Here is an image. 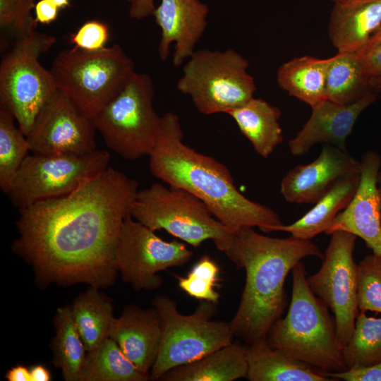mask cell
<instances>
[{
    "instance_id": "obj_27",
    "label": "cell",
    "mask_w": 381,
    "mask_h": 381,
    "mask_svg": "<svg viewBox=\"0 0 381 381\" xmlns=\"http://www.w3.org/2000/svg\"><path fill=\"white\" fill-rule=\"evenodd\" d=\"M99 289L89 286L76 296L71 306L75 325L87 351L109 337L115 318L112 300Z\"/></svg>"
},
{
    "instance_id": "obj_11",
    "label": "cell",
    "mask_w": 381,
    "mask_h": 381,
    "mask_svg": "<svg viewBox=\"0 0 381 381\" xmlns=\"http://www.w3.org/2000/svg\"><path fill=\"white\" fill-rule=\"evenodd\" d=\"M110 155L102 150L84 154L28 155L8 193L18 210L74 191L109 167Z\"/></svg>"
},
{
    "instance_id": "obj_29",
    "label": "cell",
    "mask_w": 381,
    "mask_h": 381,
    "mask_svg": "<svg viewBox=\"0 0 381 381\" xmlns=\"http://www.w3.org/2000/svg\"><path fill=\"white\" fill-rule=\"evenodd\" d=\"M53 322L52 363L61 370L64 380L79 381L87 349L75 325L71 306L58 308Z\"/></svg>"
},
{
    "instance_id": "obj_9",
    "label": "cell",
    "mask_w": 381,
    "mask_h": 381,
    "mask_svg": "<svg viewBox=\"0 0 381 381\" xmlns=\"http://www.w3.org/2000/svg\"><path fill=\"white\" fill-rule=\"evenodd\" d=\"M153 95L152 78L135 71L94 119L107 146L126 159L149 156L157 143L161 116Z\"/></svg>"
},
{
    "instance_id": "obj_31",
    "label": "cell",
    "mask_w": 381,
    "mask_h": 381,
    "mask_svg": "<svg viewBox=\"0 0 381 381\" xmlns=\"http://www.w3.org/2000/svg\"><path fill=\"white\" fill-rule=\"evenodd\" d=\"M359 310L353 334L343 347L348 368H364L381 361V318L368 317Z\"/></svg>"
},
{
    "instance_id": "obj_2",
    "label": "cell",
    "mask_w": 381,
    "mask_h": 381,
    "mask_svg": "<svg viewBox=\"0 0 381 381\" xmlns=\"http://www.w3.org/2000/svg\"><path fill=\"white\" fill-rule=\"evenodd\" d=\"M183 138L176 114L167 112L161 116L159 135L149 155L152 175L198 198L232 233L255 226L270 233L283 224L272 209L248 199L237 189L224 164L196 152L183 143Z\"/></svg>"
},
{
    "instance_id": "obj_35",
    "label": "cell",
    "mask_w": 381,
    "mask_h": 381,
    "mask_svg": "<svg viewBox=\"0 0 381 381\" xmlns=\"http://www.w3.org/2000/svg\"><path fill=\"white\" fill-rule=\"evenodd\" d=\"M326 377L335 380L381 381V361L369 367L353 368L342 372H322Z\"/></svg>"
},
{
    "instance_id": "obj_44",
    "label": "cell",
    "mask_w": 381,
    "mask_h": 381,
    "mask_svg": "<svg viewBox=\"0 0 381 381\" xmlns=\"http://www.w3.org/2000/svg\"><path fill=\"white\" fill-rule=\"evenodd\" d=\"M59 9L65 8L69 6V0H49Z\"/></svg>"
},
{
    "instance_id": "obj_14",
    "label": "cell",
    "mask_w": 381,
    "mask_h": 381,
    "mask_svg": "<svg viewBox=\"0 0 381 381\" xmlns=\"http://www.w3.org/2000/svg\"><path fill=\"white\" fill-rule=\"evenodd\" d=\"M93 119L56 90L36 116L26 135L35 154H84L97 150Z\"/></svg>"
},
{
    "instance_id": "obj_19",
    "label": "cell",
    "mask_w": 381,
    "mask_h": 381,
    "mask_svg": "<svg viewBox=\"0 0 381 381\" xmlns=\"http://www.w3.org/2000/svg\"><path fill=\"white\" fill-rule=\"evenodd\" d=\"M162 335L157 311L136 305L124 308L114 318L109 337L119 345L126 356L142 372L149 374L157 359Z\"/></svg>"
},
{
    "instance_id": "obj_28",
    "label": "cell",
    "mask_w": 381,
    "mask_h": 381,
    "mask_svg": "<svg viewBox=\"0 0 381 381\" xmlns=\"http://www.w3.org/2000/svg\"><path fill=\"white\" fill-rule=\"evenodd\" d=\"M150 375L129 360L119 345L108 337L87 351L79 381H147Z\"/></svg>"
},
{
    "instance_id": "obj_26",
    "label": "cell",
    "mask_w": 381,
    "mask_h": 381,
    "mask_svg": "<svg viewBox=\"0 0 381 381\" xmlns=\"http://www.w3.org/2000/svg\"><path fill=\"white\" fill-rule=\"evenodd\" d=\"M329 59L303 56L282 64L277 71L279 87L314 107L325 99V82Z\"/></svg>"
},
{
    "instance_id": "obj_17",
    "label": "cell",
    "mask_w": 381,
    "mask_h": 381,
    "mask_svg": "<svg viewBox=\"0 0 381 381\" xmlns=\"http://www.w3.org/2000/svg\"><path fill=\"white\" fill-rule=\"evenodd\" d=\"M209 7L200 0H161L152 16L161 30L158 54L162 61L174 43L173 64L180 66L195 51L207 25Z\"/></svg>"
},
{
    "instance_id": "obj_43",
    "label": "cell",
    "mask_w": 381,
    "mask_h": 381,
    "mask_svg": "<svg viewBox=\"0 0 381 381\" xmlns=\"http://www.w3.org/2000/svg\"><path fill=\"white\" fill-rule=\"evenodd\" d=\"M381 42V25L379 27V28L373 34V35L370 37L368 42L365 44V46L361 49L359 51H362L364 49H366L376 44H378Z\"/></svg>"
},
{
    "instance_id": "obj_7",
    "label": "cell",
    "mask_w": 381,
    "mask_h": 381,
    "mask_svg": "<svg viewBox=\"0 0 381 381\" xmlns=\"http://www.w3.org/2000/svg\"><path fill=\"white\" fill-rule=\"evenodd\" d=\"M218 303L200 301L190 315L181 313L174 299L156 296L152 307L162 325V335L150 379L160 380L169 370L200 359L233 341L229 322L214 320Z\"/></svg>"
},
{
    "instance_id": "obj_1",
    "label": "cell",
    "mask_w": 381,
    "mask_h": 381,
    "mask_svg": "<svg viewBox=\"0 0 381 381\" xmlns=\"http://www.w3.org/2000/svg\"><path fill=\"white\" fill-rule=\"evenodd\" d=\"M138 190L135 180L109 167L69 194L19 209L11 250L42 287H109L119 275L121 228Z\"/></svg>"
},
{
    "instance_id": "obj_36",
    "label": "cell",
    "mask_w": 381,
    "mask_h": 381,
    "mask_svg": "<svg viewBox=\"0 0 381 381\" xmlns=\"http://www.w3.org/2000/svg\"><path fill=\"white\" fill-rule=\"evenodd\" d=\"M35 0H18L15 21L12 29L19 37L35 28L37 22L31 16Z\"/></svg>"
},
{
    "instance_id": "obj_34",
    "label": "cell",
    "mask_w": 381,
    "mask_h": 381,
    "mask_svg": "<svg viewBox=\"0 0 381 381\" xmlns=\"http://www.w3.org/2000/svg\"><path fill=\"white\" fill-rule=\"evenodd\" d=\"M109 39L108 25L97 20L83 23L70 35V42L75 47L88 51H98L105 48Z\"/></svg>"
},
{
    "instance_id": "obj_45",
    "label": "cell",
    "mask_w": 381,
    "mask_h": 381,
    "mask_svg": "<svg viewBox=\"0 0 381 381\" xmlns=\"http://www.w3.org/2000/svg\"><path fill=\"white\" fill-rule=\"evenodd\" d=\"M370 85L372 87L379 92L381 90V75L371 79Z\"/></svg>"
},
{
    "instance_id": "obj_15",
    "label": "cell",
    "mask_w": 381,
    "mask_h": 381,
    "mask_svg": "<svg viewBox=\"0 0 381 381\" xmlns=\"http://www.w3.org/2000/svg\"><path fill=\"white\" fill-rule=\"evenodd\" d=\"M360 162L361 180L357 190L325 233H351L361 238L373 253L381 256V199L377 186L381 159L377 152L370 150Z\"/></svg>"
},
{
    "instance_id": "obj_42",
    "label": "cell",
    "mask_w": 381,
    "mask_h": 381,
    "mask_svg": "<svg viewBox=\"0 0 381 381\" xmlns=\"http://www.w3.org/2000/svg\"><path fill=\"white\" fill-rule=\"evenodd\" d=\"M31 381H50V371L42 364H36L30 368Z\"/></svg>"
},
{
    "instance_id": "obj_38",
    "label": "cell",
    "mask_w": 381,
    "mask_h": 381,
    "mask_svg": "<svg viewBox=\"0 0 381 381\" xmlns=\"http://www.w3.org/2000/svg\"><path fill=\"white\" fill-rule=\"evenodd\" d=\"M35 20L49 24L56 20L59 8L49 0H39L35 5Z\"/></svg>"
},
{
    "instance_id": "obj_30",
    "label": "cell",
    "mask_w": 381,
    "mask_h": 381,
    "mask_svg": "<svg viewBox=\"0 0 381 381\" xmlns=\"http://www.w3.org/2000/svg\"><path fill=\"white\" fill-rule=\"evenodd\" d=\"M15 121L11 109L0 104V188L6 194L30 151L26 135Z\"/></svg>"
},
{
    "instance_id": "obj_46",
    "label": "cell",
    "mask_w": 381,
    "mask_h": 381,
    "mask_svg": "<svg viewBox=\"0 0 381 381\" xmlns=\"http://www.w3.org/2000/svg\"><path fill=\"white\" fill-rule=\"evenodd\" d=\"M377 186L379 192V195L381 199V170L379 171L377 177Z\"/></svg>"
},
{
    "instance_id": "obj_4",
    "label": "cell",
    "mask_w": 381,
    "mask_h": 381,
    "mask_svg": "<svg viewBox=\"0 0 381 381\" xmlns=\"http://www.w3.org/2000/svg\"><path fill=\"white\" fill-rule=\"evenodd\" d=\"M292 277L288 312L270 329L268 344L322 372L348 370L335 321L328 308L310 290L301 261L293 268Z\"/></svg>"
},
{
    "instance_id": "obj_22",
    "label": "cell",
    "mask_w": 381,
    "mask_h": 381,
    "mask_svg": "<svg viewBox=\"0 0 381 381\" xmlns=\"http://www.w3.org/2000/svg\"><path fill=\"white\" fill-rule=\"evenodd\" d=\"M361 180V172L339 179L303 217L290 224L275 226L273 231H284L304 240H311L325 232L338 214L354 196Z\"/></svg>"
},
{
    "instance_id": "obj_39",
    "label": "cell",
    "mask_w": 381,
    "mask_h": 381,
    "mask_svg": "<svg viewBox=\"0 0 381 381\" xmlns=\"http://www.w3.org/2000/svg\"><path fill=\"white\" fill-rule=\"evenodd\" d=\"M129 4V16L133 20H142L152 15L155 8L154 0H126Z\"/></svg>"
},
{
    "instance_id": "obj_32",
    "label": "cell",
    "mask_w": 381,
    "mask_h": 381,
    "mask_svg": "<svg viewBox=\"0 0 381 381\" xmlns=\"http://www.w3.org/2000/svg\"><path fill=\"white\" fill-rule=\"evenodd\" d=\"M219 273L217 264L208 255H204L185 277L176 276V278L180 289L190 296L218 303L219 294L214 287Z\"/></svg>"
},
{
    "instance_id": "obj_24",
    "label": "cell",
    "mask_w": 381,
    "mask_h": 381,
    "mask_svg": "<svg viewBox=\"0 0 381 381\" xmlns=\"http://www.w3.org/2000/svg\"><path fill=\"white\" fill-rule=\"evenodd\" d=\"M227 114L234 120L255 152L264 158L268 157L284 140L278 122L281 111L264 99L253 97Z\"/></svg>"
},
{
    "instance_id": "obj_12",
    "label": "cell",
    "mask_w": 381,
    "mask_h": 381,
    "mask_svg": "<svg viewBox=\"0 0 381 381\" xmlns=\"http://www.w3.org/2000/svg\"><path fill=\"white\" fill-rule=\"evenodd\" d=\"M331 236L320 268L307 277V282L313 293L334 313L337 336L344 347L353 334L359 313L358 265L353 256L357 236L344 231H337Z\"/></svg>"
},
{
    "instance_id": "obj_47",
    "label": "cell",
    "mask_w": 381,
    "mask_h": 381,
    "mask_svg": "<svg viewBox=\"0 0 381 381\" xmlns=\"http://www.w3.org/2000/svg\"><path fill=\"white\" fill-rule=\"evenodd\" d=\"M332 2L334 3H337V2H339V1H346V0H331Z\"/></svg>"
},
{
    "instance_id": "obj_18",
    "label": "cell",
    "mask_w": 381,
    "mask_h": 381,
    "mask_svg": "<svg viewBox=\"0 0 381 381\" xmlns=\"http://www.w3.org/2000/svg\"><path fill=\"white\" fill-rule=\"evenodd\" d=\"M378 92L373 91L350 104L325 99L312 107L308 120L289 142L291 153L294 156L303 155L319 143L346 150V139L358 116L377 99Z\"/></svg>"
},
{
    "instance_id": "obj_33",
    "label": "cell",
    "mask_w": 381,
    "mask_h": 381,
    "mask_svg": "<svg viewBox=\"0 0 381 381\" xmlns=\"http://www.w3.org/2000/svg\"><path fill=\"white\" fill-rule=\"evenodd\" d=\"M358 307L381 313V256L366 255L358 265Z\"/></svg>"
},
{
    "instance_id": "obj_41",
    "label": "cell",
    "mask_w": 381,
    "mask_h": 381,
    "mask_svg": "<svg viewBox=\"0 0 381 381\" xmlns=\"http://www.w3.org/2000/svg\"><path fill=\"white\" fill-rule=\"evenodd\" d=\"M8 381H31L30 368L18 364L8 369L5 375Z\"/></svg>"
},
{
    "instance_id": "obj_6",
    "label": "cell",
    "mask_w": 381,
    "mask_h": 381,
    "mask_svg": "<svg viewBox=\"0 0 381 381\" xmlns=\"http://www.w3.org/2000/svg\"><path fill=\"white\" fill-rule=\"evenodd\" d=\"M131 216L150 229L164 230L193 248L211 240L224 252L232 238L233 233L198 198L181 188L159 182L138 190Z\"/></svg>"
},
{
    "instance_id": "obj_37",
    "label": "cell",
    "mask_w": 381,
    "mask_h": 381,
    "mask_svg": "<svg viewBox=\"0 0 381 381\" xmlns=\"http://www.w3.org/2000/svg\"><path fill=\"white\" fill-rule=\"evenodd\" d=\"M356 52L361 56L371 79L381 75V42Z\"/></svg>"
},
{
    "instance_id": "obj_25",
    "label": "cell",
    "mask_w": 381,
    "mask_h": 381,
    "mask_svg": "<svg viewBox=\"0 0 381 381\" xmlns=\"http://www.w3.org/2000/svg\"><path fill=\"white\" fill-rule=\"evenodd\" d=\"M361 56L356 52H338L329 58L325 82V99L352 104L375 91Z\"/></svg>"
},
{
    "instance_id": "obj_3",
    "label": "cell",
    "mask_w": 381,
    "mask_h": 381,
    "mask_svg": "<svg viewBox=\"0 0 381 381\" xmlns=\"http://www.w3.org/2000/svg\"><path fill=\"white\" fill-rule=\"evenodd\" d=\"M243 269L246 282L238 307L229 322L234 336L250 345L267 339L286 307V278L302 259L324 254L310 240L273 238L244 227L233 233L224 252Z\"/></svg>"
},
{
    "instance_id": "obj_48",
    "label": "cell",
    "mask_w": 381,
    "mask_h": 381,
    "mask_svg": "<svg viewBox=\"0 0 381 381\" xmlns=\"http://www.w3.org/2000/svg\"><path fill=\"white\" fill-rule=\"evenodd\" d=\"M380 92H381V90H380Z\"/></svg>"
},
{
    "instance_id": "obj_5",
    "label": "cell",
    "mask_w": 381,
    "mask_h": 381,
    "mask_svg": "<svg viewBox=\"0 0 381 381\" xmlns=\"http://www.w3.org/2000/svg\"><path fill=\"white\" fill-rule=\"evenodd\" d=\"M49 71L57 89L93 119L135 72L133 60L119 44L98 51L75 46L64 49Z\"/></svg>"
},
{
    "instance_id": "obj_40",
    "label": "cell",
    "mask_w": 381,
    "mask_h": 381,
    "mask_svg": "<svg viewBox=\"0 0 381 381\" xmlns=\"http://www.w3.org/2000/svg\"><path fill=\"white\" fill-rule=\"evenodd\" d=\"M18 0H0V25L3 29L13 28Z\"/></svg>"
},
{
    "instance_id": "obj_8",
    "label": "cell",
    "mask_w": 381,
    "mask_h": 381,
    "mask_svg": "<svg viewBox=\"0 0 381 381\" xmlns=\"http://www.w3.org/2000/svg\"><path fill=\"white\" fill-rule=\"evenodd\" d=\"M183 67L177 90L205 115L226 113L253 97L256 90L248 61L232 49L195 51Z\"/></svg>"
},
{
    "instance_id": "obj_13",
    "label": "cell",
    "mask_w": 381,
    "mask_h": 381,
    "mask_svg": "<svg viewBox=\"0 0 381 381\" xmlns=\"http://www.w3.org/2000/svg\"><path fill=\"white\" fill-rule=\"evenodd\" d=\"M193 251L183 241H166L131 215L123 221L116 264L122 280L136 291L155 290L163 284L158 272L187 263Z\"/></svg>"
},
{
    "instance_id": "obj_20",
    "label": "cell",
    "mask_w": 381,
    "mask_h": 381,
    "mask_svg": "<svg viewBox=\"0 0 381 381\" xmlns=\"http://www.w3.org/2000/svg\"><path fill=\"white\" fill-rule=\"evenodd\" d=\"M381 25V0H346L334 3L328 35L338 52H358Z\"/></svg>"
},
{
    "instance_id": "obj_21",
    "label": "cell",
    "mask_w": 381,
    "mask_h": 381,
    "mask_svg": "<svg viewBox=\"0 0 381 381\" xmlns=\"http://www.w3.org/2000/svg\"><path fill=\"white\" fill-rule=\"evenodd\" d=\"M248 347L231 342L194 362L174 368L160 380L165 381H233L247 378Z\"/></svg>"
},
{
    "instance_id": "obj_23",
    "label": "cell",
    "mask_w": 381,
    "mask_h": 381,
    "mask_svg": "<svg viewBox=\"0 0 381 381\" xmlns=\"http://www.w3.org/2000/svg\"><path fill=\"white\" fill-rule=\"evenodd\" d=\"M250 381H332L320 371L270 346L267 339L249 345Z\"/></svg>"
},
{
    "instance_id": "obj_10",
    "label": "cell",
    "mask_w": 381,
    "mask_h": 381,
    "mask_svg": "<svg viewBox=\"0 0 381 381\" xmlns=\"http://www.w3.org/2000/svg\"><path fill=\"white\" fill-rule=\"evenodd\" d=\"M35 28L19 37L0 64V104L11 109L25 135L57 90L50 71L39 61L40 56L56 43V37Z\"/></svg>"
},
{
    "instance_id": "obj_16",
    "label": "cell",
    "mask_w": 381,
    "mask_h": 381,
    "mask_svg": "<svg viewBox=\"0 0 381 381\" xmlns=\"http://www.w3.org/2000/svg\"><path fill=\"white\" fill-rule=\"evenodd\" d=\"M361 162L346 150L323 145L313 162L291 169L283 177L280 193L291 203H315L343 176L360 173Z\"/></svg>"
}]
</instances>
